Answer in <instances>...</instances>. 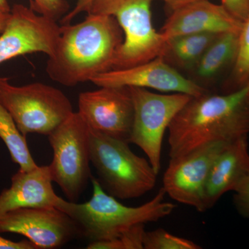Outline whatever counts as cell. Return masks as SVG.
<instances>
[{
    "label": "cell",
    "instance_id": "obj_1",
    "mask_svg": "<svg viewBox=\"0 0 249 249\" xmlns=\"http://www.w3.org/2000/svg\"><path fill=\"white\" fill-rule=\"evenodd\" d=\"M124 40V32L114 16L88 14L83 22L60 26L46 72L51 79L63 86L91 81L112 70Z\"/></svg>",
    "mask_w": 249,
    "mask_h": 249
},
{
    "label": "cell",
    "instance_id": "obj_2",
    "mask_svg": "<svg viewBox=\"0 0 249 249\" xmlns=\"http://www.w3.org/2000/svg\"><path fill=\"white\" fill-rule=\"evenodd\" d=\"M170 158L214 142H231L249 133V80L227 93L192 97L168 127Z\"/></svg>",
    "mask_w": 249,
    "mask_h": 249
},
{
    "label": "cell",
    "instance_id": "obj_3",
    "mask_svg": "<svg viewBox=\"0 0 249 249\" xmlns=\"http://www.w3.org/2000/svg\"><path fill=\"white\" fill-rule=\"evenodd\" d=\"M93 195L83 204L59 198L55 208L66 213L74 221L80 237L89 242L111 240L138 224L155 222L173 213L176 205L165 202L163 187L151 200L137 207L121 204L103 191L95 177L91 176Z\"/></svg>",
    "mask_w": 249,
    "mask_h": 249
},
{
    "label": "cell",
    "instance_id": "obj_4",
    "mask_svg": "<svg viewBox=\"0 0 249 249\" xmlns=\"http://www.w3.org/2000/svg\"><path fill=\"white\" fill-rule=\"evenodd\" d=\"M89 150L96 179L109 196L135 199L155 188L158 174L148 160L131 150L129 142L90 129Z\"/></svg>",
    "mask_w": 249,
    "mask_h": 249
},
{
    "label": "cell",
    "instance_id": "obj_5",
    "mask_svg": "<svg viewBox=\"0 0 249 249\" xmlns=\"http://www.w3.org/2000/svg\"><path fill=\"white\" fill-rule=\"evenodd\" d=\"M155 0H93L88 14L114 16L124 34L112 70L135 66L163 56L167 41L156 31L151 6Z\"/></svg>",
    "mask_w": 249,
    "mask_h": 249
},
{
    "label": "cell",
    "instance_id": "obj_6",
    "mask_svg": "<svg viewBox=\"0 0 249 249\" xmlns=\"http://www.w3.org/2000/svg\"><path fill=\"white\" fill-rule=\"evenodd\" d=\"M0 102L24 136H48L73 114L71 101L61 90L42 83L15 86L0 78Z\"/></svg>",
    "mask_w": 249,
    "mask_h": 249
},
{
    "label": "cell",
    "instance_id": "obj_7",
    "mask_svg": "<svg viewBox=\"0 0 249 249\" xmlns=\"http://www.w3.org/2000/svg\"><path fill=\"white\" fill-rule=\"evenodd\" d=\"M48 137L53 150L49 165L52 181L68 201L77 202L91 180L90 128L78 112H73Z\"/></svg>",
    "mask_w": 249,
    "mask_h": 249
},
{
    "label": "cell",
    "instance_id": "obj_8",
    "mask_svg": "<svg viewBox=\"0 0 249 249\" xmlns=\"http://www.w3.org/2000/svg\"><path fill=\"white\" fill-rule=\"evenodd\" d=\"M134 114L129 142L145 152L157 174L161 168L162 144L165 131L178 111L193 96L181 93L160 94L145 88L129 87Z\"/></svg>",
    "mask_w": 249,
    "mask_h": 249
},
{
    "label": "cell",
    "instance_id": "obj_9",
    "mask_svg": "<svg viewBox=\"0 0 249 249\" xmlns=\"http://www.w3.org/2000/svg\"><path fill=\"white\" fill-rule=\"evenodd\" d=\"M229 142H212L170 159L163 178V188L166 195L198 212H205V188L210 170L218 155Z\"/></svg>",
    "mask_w": 249,
    "mask_h": 249
},
{
    "label": "cell",
    "instance_id": "obj_10",
    "mask_svg": "<svg viewBox=\"0 0 249 249\" xmlns=\"http://www.w3.org/2000/svg\"><path fill=\"white\" fill-rule=\"evenodd\" d=\"M60 34L56 21L15 4L0 34V64L28 53H53Z\"/></svg>",
    "mask_w": 249,
    "mask_h": 249
},
{
    "label": "cell",
    "instance_id": "obj_11",
    "mask_svg": "<svg viewBox=\"0 0 249 249\" xmlns=\"http://www.w3.org/2000/svg\"><path fill=\"white\" fill-rule=\"evenodd\" d=\"M27 237L36 249L60 248L80 237L74 221L55 207L24 208L0 215V233Z\"/></svg>",
    "mask_w": 249,
    "mask_h": 249
},
{
    "label": "cell",
    "instance_id": "obj_12",
    "mask_svg": "<svg viewBox=\"0 0 249 249\" xmlns=\"http://www.w3.org/2000/svg\"><path fill=\"white\" fill-rule=\"evenodd\" d=\"M78 112L90 129L129 143L134 107L129 87H99L80 93Z\"/></svg>",
    "mask_w": 249,
    "mask_h": 249
},
{
    "label": "cell",
    "instance_id": "obj_13",
    "mask_svg": "<svg viewBox=\"0 0 249 249\" xmlns=\"http://www.w3.org/2000/svg\"><path fill=\"white\" fill-rule=\"evenodd\" d=\"M98 87H134L163 92L181 93L199 96L209 92L172 67L163 56L135 66L115 69L91 80Z\"/></svg>",
    "mask_w": 249,
    "mask_h": 249
},
{
    "label": "cell",
    "instance_id": "obj_14",
    "mask_svg": "<svg viewBox=\"0 0 249 249\" xmlns=\"http://www.w3.org/2000/svg\"><path fill=\"white\" fill-rule=\"evenodd\" d=\"M242 24L222 4L199 0L173 10L160 32L168 41L188 34L240 33Z\"/></svg>",
    "mask_w": 249,
    "mask_h": 249
},
{
    "label": "cell",
    "instance_id": "obj_15",
    "mask_svg": "<svg viewBox=\"0 0 249 249\" xmlns=\"http://www.w3.org/2000/svg\"><path fill=\"white\" fill-rule=\"evenodd\" d=\"M249 175L248 137L229 142L215 159L205 188L206 211L225 193L235 192Z\"/></svg>",
    "mask_w": 249,
    "mask_h": 249
},
{
    "label": "cell",
    "instance_id": "obj_16",
    "mask_svg": "<svg viewBox=\"0 0 249 249\" xmlns=\"http://www.w3.org/2000/svg\"><path fill=\"white\" fill-rule=\"evenodd\" d=\"M52 182L49 165L29 171L19 169L11 178L10 188L0 193V215L18 209L55 207L60 196Z\"/></svg>",
    "mask_w": 249,
    "mask_h": 249
},
{
    "label": "cell",
    "instance_id": "obj_17",
    "mask_svg": "<svg viewBox=\"0 0 249 249\" xmlns=\"http://www.w3.org/2000/svg\"><path fill=\"white\" fill-rule=\"evenodd\" d=\"M239 34L224 33L218 36L190 70V79L209 91L208 87L217 78L227 71L229 74L237 58Z\"/></svg>",
    "mask_w": 249,
    "mask_h": 249
},
{
    "label": "cell",
    "instance_id": "obj_18",
    "mask_svg": "<svg viewBox=\"0 0 249 249\" xmlns=\"http://www.w3.org/2000/svg\"><path fill=\"white\" fill-rule=\"evenodd\" d=\"M220 34L202 33L175 37L167 41L163 58L178 71H189Z\"/></svg>",
    "mask_w": 249,
    "mask_h": 249
},
{
    "label": "cell",
    "instance_id": "obj_19",
    "mask_svg": "<svg viewBox=\"0 0 249 249\" xmlns=\"http://www.w3.org/2000/svg\"><path fill=\"white\" fill-rule=\"evenodd\" d=\"M0 139L9 150L11 160L19 169L29 171L37 168L31 155L25 136L18 128L12 116L0 102Z\"/></svg>",
    "mask_w": 249,
    "mask_h": 249
},
{
    "label": "cell",
    "instance_id": "obj_20",
    "mask_svg": "<svg viewBox=\"0 0 249 249\" xmlns=\"http://www.w3.org/2000/svg\"><path fill=\"white\" fill-rule=\"evenodd\" d=\"M93 0H31L30 8L36 13L57 21L64 16L62 24H69L82 12H89Z\"/></svg>",
    "mask_w": 249,
    "mask_h": 249
},
{
    "label": "cell",
    "instance_id": "obj_21",
    "mask_svg": "<svg viewBox=\"0 0 249 249\" xmlns=\"http://www.w3.org/2000/svg\"><path fill=\"white\" fill-rule=\"evenodd\" d=\"M249 80V16L242 24L239 34L237 58L231 71L222 84V92L240 89Z\"/></svg>",
    "mask_w": 249,
    "mask_h": 249
},
{
    "label": "cell",
    "instance_id": "obj_22",
    "mask_svg": "<svg viewBox=\"0 0 249 249\" xmlns=\"http://www.w3.org/2000/svg\"><path fill=\"white\" fill-rule=\"evenodd\" d=\"M144 249H201L193 241L172 235L163 229L145 231L143 237Z\"/></svg>",
    "mask_w": 249,
    "mask_h": 249
},
{
    "label": "cell",
    "instance_id": "obj_23",
    "mask_svg": "<svg viewBox=\"0 0 249 249\" xmlns=\"http://www.w3.org/2000/svg\"><path fill=\"white\" fill-rule=\"evenodd\" d=\"M233 203L239 214L249 221V175L235 191Z\"/></svg>",
    "mask_w": 249,
    "mask_h": 249
},
{
    "label": "cell",
    "instance_id": "obj_24",
    "mask_svg": "<svg viewBox=\"0 0 249 249\" xmlns=\"http://www.w3.org/2000/svg\"><path fill=\"white\" fill-rule=\"evenodd\" d=\"M221 4L241 22L249 16V0H221Z\"/></svg>",
    "mask_w": 249,
    "mask_h": 249
},
{
    "label": "cell",
    "instance_id": "obj_25",
    "mask_svg": "<svg viewBox=\"0 0 249 249\" xmlns=\"http://www.w3.org/2000/svg\"><path fill=\"white\" fill-rule=\"evenodd\" d=\"M0 249H36L35 246L29 240L14 242L0 235Z\"/></svg>",
    "mask_w": 249,
    "mask_h": 249
},
{
    "label": "cell",
    "instance_id": "obj_26",
    "mask_svg": "<svg viewBox=\"0 0 249 249\" xmlns=\"http://www.w3.org/2000/svg\"><path fill=\"white\" fill-rule=\"evenodd\" d=\"M160 1H163L165 5L171 11H173V10L178 9V8L181 7V6H184V5L199 1V0H160Z\"/></svg>",
    "mask_w": 249,
    "mask_h": 249
},
{
    "label": "cell",
    "instance_id": "obj_27",
    "mask_svg": "<svg viewBox=\"0 0 249 249\" xmlns=\"http://www.w3.org/2000/svg\"><path fill=\"white\" fill-rule=\"evenodd\" d=\"M11 11L7 0H0V14H8Z\"/></svg>",
    "mask_w": 249,
    "mask_h": 249
},
{
    "label": "cell",
    "instance_id": "obj_28",
    "mask_svg": "<svg viewBox=\"0 0 249 249\" xmlns=\"http://www.w3.org/2000/svg\"><path fill=\"white\" fill-rule=\"evenodd\" d=\"M9 14L10 13L8 14H0V34L3 32L6 27Z\"/></svg>",
    "mask_w": 249,
    "mask_h": 249
}]
</instances>
